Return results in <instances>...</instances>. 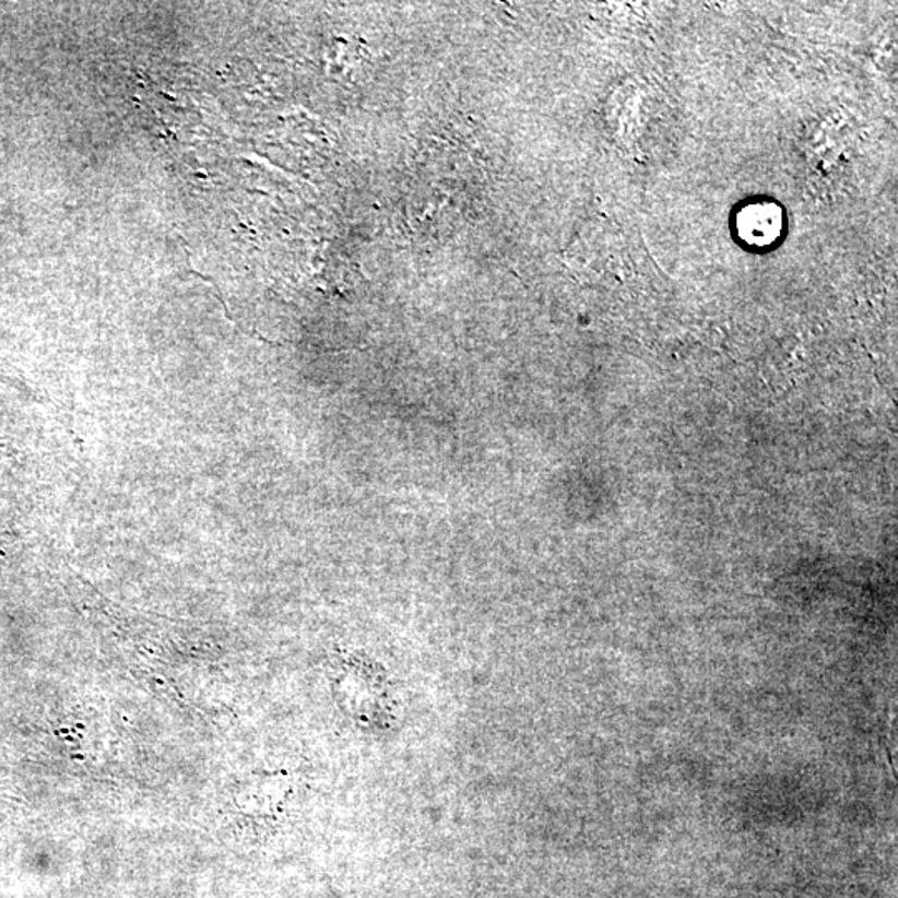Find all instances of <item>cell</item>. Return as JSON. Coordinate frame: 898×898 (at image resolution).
Wrapping results in <instances>:
<instances>
[{
	"label": "cell",
	"mask_w": 898,
	"mask_h": 898,
	"mask_svg": "<svg viewBox=\"0 0 898 898\" xmlns=\"http://www.w3.org/2000/svg\"><path fill=\"white\" fill-rule=\"evenodd\" d=\"M745 222H747V231L751 232L748 237L760 232L759 241L769 240L770 235L767 232H770V228L773 232H779V216H772V210L770 209H757L756 212L747 213Z\"/></svg>",
	"instance_id": "6da1fadb"
}]
</instances>
